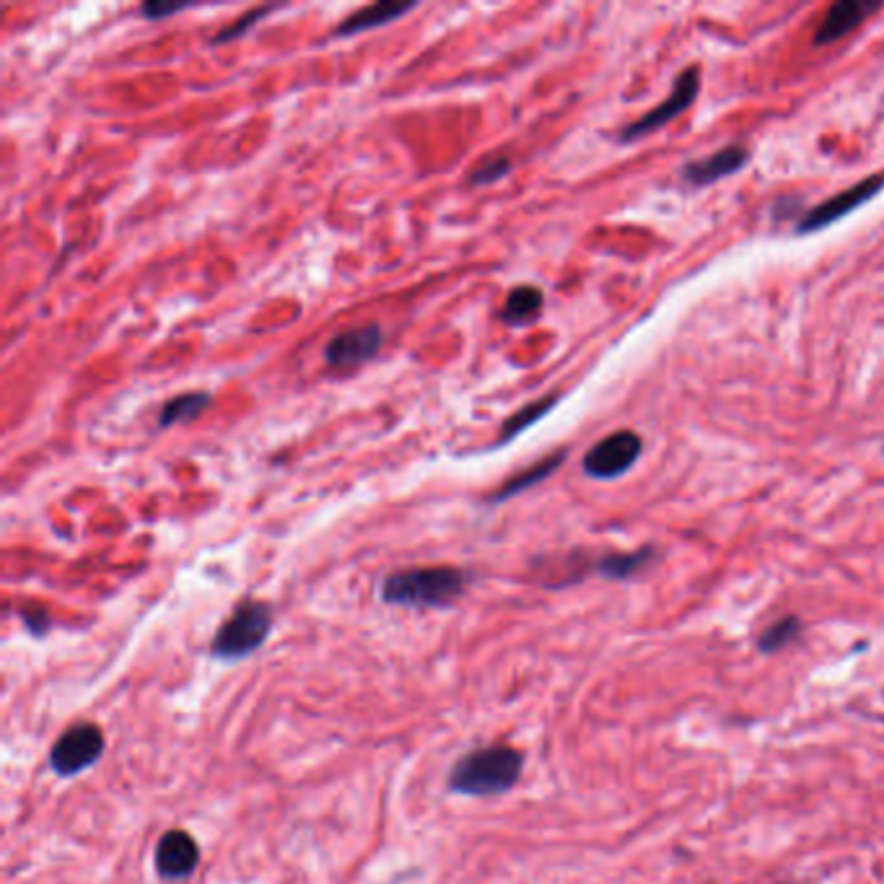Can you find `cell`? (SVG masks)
<instances>
[{"label": "cell", "mask_w": 884, "mask_h": 884, "mask_svg": "<svg viewBox=\"0 0 884 884\" xmlns=\"http://www.w3.org/2000/svg\"><path fill=\"white\" fill-rule=\"evenodd\" d=\"M563 459H565V451H556V455H550L548 459H543V462L532 464L530 470L519 472V475L511 477V481L506 483L503 488L496 493V496H493V503L509 501V498H514L516 493H522V490H526V488H532V485L543 483L545 477H550L552 472H556V470L560 468V464H563Z\"/></svg>", "instance_id": "obj_14"}, {"label": "cell", "mask_w": 884, "mask_h": 884, "mask_svg": "<svg viewBox=\"0 0 884 884\" xmlns=\"http://www.w3.org/2000/svg\"><path fill=\"white\" fill-rule=\"evenodd\" d=\"M653 558H657V550L651 545L633 552H610V556H602L597 560L594 571L602 578H610V582H627V578L638 576V573L649 569Z\"/></svg>", "instance_id": "obj_12"}, {"label": "cell", "mask_w": 884, "mask_h": 884, "mask_svg": "<svg viewBox=\"0 0 884 884\" xmlns=\"http://www.w3.org/2000/svg\"><path fill=\"white\" fill-rule=\"evenodd\" d=\"M379 348H382V329L376 325H366L333 337L325 350V359L329 366L337 371H350L374 359V356L379 353Z\"/></svg>", "instance_id": "obj_10"}, {"label": "cell", "mask_w": 884, "mask_h": 884, "mask_svg": "<svg viewBox=\"0 0 884 884\" xmlns=\"http://www.w3.org/2000/svg\"><path fill=\"white\" fill-rule=\"evenodd\" d=\"M644 441L636 431H615L586 451L582 468L594 481H615L638 462Z\"/></svg>", "instance_id": "obj_7"}, {"label": "cell", "mask_w": 884, "mask_h": 884, "mask_svg": "<svg viewBox=\"0 0 884 884\" xmlns=\"http://www.w3.org/2000/svg\"><path fill=\"white\" fill-rule=\"evenodd\" d=\"M511 169V161L509 159H490L488 164L477 166V172L472 174V185H493V182H498L501 177H506Z\"/></svg>", "instance_id": "obj_19"}, {"label": "cell", "mask_w": 884, "mask_h": 884, "mask_svg": "<svg viewBox=\"0 0 884 884\" xmlns=\"http://www.w3.org/2000/svg\"><path fill=\"white\" fill-rule=\"evenodd\" d=\"M185 11V5H166V3H146L140 13L148 18V22H159V18L174 16V13Z\"/></svg>", "instance_id": "obj_21"}, {"label": "cell", "mask_w": 884, "mask_h": 884, "mask_svg": "<svg viewBox=\"0 0 884 884\" xmlns=\"http://www.w3.org/2000/svg\"><path fill=\"white\" fill-rule=\"evenodd\" d=\"M273 631V607L260 599H245L224 620L211 640V657L215 659H245L265 646Z\"/></svg>", "instance_id": "obj_3"}, {"label": "cell", "mask_w": 884, "mask_h": 884, "mask_svg": "<svg viewBox=\"0 0 884 884\" xmlns=\"http://www.w3.org/2000/svg\"><path fill=\"white\" fill-rule=\"evenodd\" d=\"M270 9H258V11H252V13H245V16L239 18V22H236L234 26H226L224 32H219L213 37V45H224V42H228V39H236L239 37V34H245L249 26H254V22H258L260 16H265Z\"/></svg>", "instance_id": "obj_20"}, {"label": "cell", "mask_w": 884, "mask_h": 884, "mask_svg": "<svg viewBox=\"0 0 884 884\" xmlns=\"http://www.w3.org/2000/svg\"><path fill=\"white\" fill-rule=\"evenodd\" d=\"M415 5L413 3H376V5H366V9L353 13V16H348L346 22L337 26V37H350V34H361V32H369L374 29V26H382L387 22H395V18L404 16V13L413 11Z\"/></svg>", "instance_id": "obj_13"}, {"label": "cell", "mask_w": 884, "mask_h": 884, "mask_svg": "<svg viewBox=\"0 0 884 884\" xmlns=\"http://www.w3.org/2000/svg\"><path fill=\"white\" fill-rule=\"evenodd\" d=\"M153 863H157V872L161 880H187L192 876L195 869L200 863V848L190 833L185 830H169V833L161 835V841L157 843V851H153Z\"/></svg>", "instance_id": "obj_9"}, {"label": "cell", "mask_w": 884, "mask_h": 884, "mask_svg": "<svg viewBox=\"0 0 884 884\" xmlns=\"http://www.w3.org/2000/svg\"><path fill=\"white\" fill-rule=\"evenodd\" d=\"M107 739L97 724H73L60 734L50 750V768L60 779H73V775L89 771L104 752Z\"/></svg>", "instance_id": "obj_5"}, {"label": "cell", "mask_w": 884, "mask_h": 884, "mask_svg": "<svg viewBox=\"0 0 884 884\" xmlns=\"http://www.w3.org/2000/svg\"><path fill=\"white\" fill-rule=\"evenodd\" d=\"M880 9L882 3H876V0H838V3L830 5L825 16H822L818 32H814L812 37V45L825 47L838 42V39L848 37L854 29H859V26Z\"/></svg>", "instance_id": "obj_11"}, {"label": "cell", "mask_w": 884, "mask_h": 884, "mask_svg": "<svg viewBox=\"0 0 884 884\" xmlns=\"http://www.w3.org/2000/svg\"><path fill=\"white\" fill-rule=\"evenodd\" d=\"M556 404H558V395H552V397H543V400H537V402H530L522 410H516V413L503 423L501 438H498V444L511 441V438H516L519 434H522V431L535 426V423L543 421V418L548 415L550 410L556 408Z\"/></svg>", "instance_id": "obj_17"}, {"label": "cell", "mask_w": 884, "mask_h": 884, "mask_svg": "<svg viewBox=\"0 0 884 884\" xmlns=\"http://www.w3.org/2000/svg\"><path fill=\"white\" fill-rule=\"evenodd\" d=\"M747 161H750V151H747L745 146L729 144L724 148H719L717 153H708L704 159L687 161L683 172H680V179H683L687 187L700 190V187H708L713 185V182H721L732 177V174L742 172V169L747 166Z\"/></svg>", "instance_id": "obj_8"}, {"label": "cell", "mask_w": 884, "mask_h": 884, "mask_svg": "<svg viewBox=\"0 0 884 884\" xmlns=\"http://www.w3.org/2000/svg\"><path fill=\"white\" fill-rule=\"evenodd\" d=\"M882 190H884V172L872 174V177L856 182V185L848 187V190L833 195V198L822 200L820 206H814V208H809V211H805V215H801V219L796 221V234L822 232V228L835 224V221L851 215L856 208L867 206V202L874 200Z\"/></svg>", "instance_id": "obj_6"}, {"label": "cell", "mask_w": 884, "mask_h": 884, "mask_svg": "<svg viewBox=\"0 0 884 884\" xmlns=\"http://www.w3.org/2000/svg\"><path fill=\"white\" fill-rule=\"evenodd\" d=\"M524 771V752L509 745L477 747L457 760L449 771V792L490 799L511 792Z\"/></svg>", "instance_id": "obj_1"}, {"label": "cell", "mask_w": 884, "mask_h": 884, "mask_svg": "<svg viewBox=\"0 0 884 884\" xmlns=\"http://www.w3.org/2000/svg\"><path fill=\"white\" fill-rule=\"evenodd\" d=\"M470 584V573L455 565H428V569H404L389 573L382 582V599L395 607L413 610H441L462 597Z\"/></svg>", "instance_id": "obj_2"}, {"label": "cell", "mask_w": 884, "mask_h": 884, "mask_svg": "<svg viewBox=\"0 0 884 884\" xmlns=\"http://www.w3.org/2000/svg\"><path fill=\"white\" fill-rule=\"evenodd\" d=\"M208 402H211V397H208L206 393H190V395L174 397V400H169L164 404V410H161L159 426L169 428V426H177V423L192 421V418L200 415V410L208 408Z\"/></svg>", "instance_id": "obj_18"}, {"label": "cell", "mask_w": 884, "mask_h": 884, "mask_svg": "<svg viewBox=\"0 0 884 884\" xmlns=\"http://www.w3.org/2000/svg\"><path fill=\"white\" fill-rule=\"evenodd\" d=\"M700 94V67L698 65H687L677 78H674L672 91L667 94L664 99L659 101L653 110L646 114H640L638 120H633L631 125H625L623 130L618 133V144L631 146L636 140L646 138V135L661 130L664 125H670L672 120H677L680 114H685L690 110V104L698 99Z\"/></svg>", "instance_id": "obj_4"}, {"label": "cell", "mask_w": 884, "mask_h": 884, "mask_svg": "<svg viewBox=\"0 0 884 884\" xmlns=\"http://www.w3.org/2000/svg\"><path fill=\"white\" fill-rule=\"evenodd\" d=\"M545 296L535 286H519L509 294L503 309H501V320L509 322V325H524V322L535 320L543 309Z\"/></svg>", "instance_id": "obj_15"}, {"label": "cell", "mask_w": 884, "mask_h": 884, "mask_svg": "<svg viewBox=\"0 0 884 884\" xmlns=\"http://www.w3.org/2000/svg\"><path fill=\"white\" fill-rule=\"evenodd\" d=\"M801 631H805V623H801L796 615H786L781 620H775L773 625H768L765 631L760 633L758 638V649L762 653H779L788 649V646L796 644L801 638Z\"/></svg>", "instance_id": "obj_16"}]
</instances>
